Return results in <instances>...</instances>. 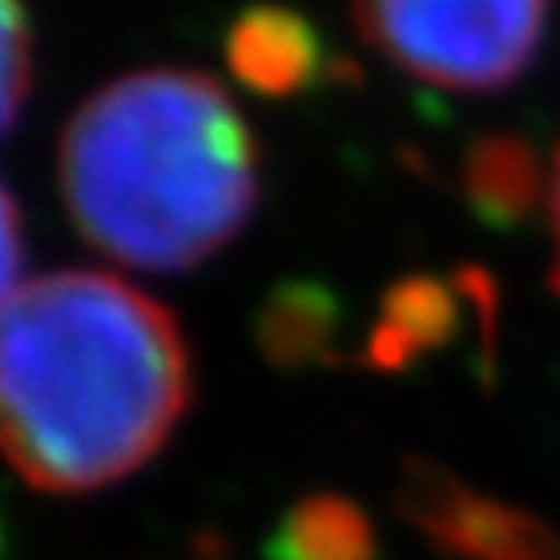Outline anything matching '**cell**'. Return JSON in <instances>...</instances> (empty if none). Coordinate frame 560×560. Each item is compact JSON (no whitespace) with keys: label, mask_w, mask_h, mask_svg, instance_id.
Instances as JSON below:
<instances>
[{"label":"cell","mask_w":560,"mask_h":560,"mask_svg":"<svg viewBox=\"0 0 560 560\" xmlns=\"http://www.w3.org/2000/svg\"><path fill=\"white\" fill-rule=\"evenodd\" d=\"M34 42H30V21L21 0H4V96H0V120L4 133L18 129L21 104L30 92V67H34Z\"/></svg>","instance_id":"30bf717a"},{"label":"cell","mask_w":560,"mask_h":560,"mask_svg":"<svg viewBox=\"0 0 560 560\" xmlns=\"http://www.w3.org/2000/svg\"><path fill=\"white\" fill-rule=\"evenodd\" d=\"M18 258H21V203H18V196L9 191V196H4V295H13L21 287Z\"/></svg>","instance_id":"8fae6325"},{"label":"cell","mask_w":560,"mask_h":560,"mask_svg":"<svg viewBox=\"0 0 560 560\" xmlns=\"http://www.w3.org/2000/svg\"><path fill=\"white\" fill-rule=\"evenodd\" d=\"M469 303L465 282L436 275H402L382 295V316L365 340L361 361L382 374H399L416 358L453 345L460 332V307Z\"/></svg>","instance_id":"8992f818"},{"label":"cell","mask_w":560,"mask_h":560,"mask_svg":"<svg viewBox=\"0 0 560 560\" xmlns=\"http://www.w3.org/2000/svg\"><path fill=\"white\" fill-rule=\"evenodd\" d=\"M224 59L237 83L258 96H300L324 75V42L295 9L254 4L233 21Z\"/></svg>","instance_id":"5b68a950"},{"label":"cell","mask_w":560,"mask_h":560,"mask_svg":"<svg viewBox=\"0 0 560 560\" xmlns=\"http://www.w3.org/2000/svg\"><path fill=\"white\" fill-rule=\"evenodd\" d=\"M548 229H552V270H548V282L560 295V145L557 159H552V171H548Z\"/></svg>","instance_id":"7c38bea8"},{"label":"cell","mask_w":560,"mask_h":560,"mask_svg":"<svg viewBox=\"0 0 560 560\" xmlns=\"http://www.w3.org/2000/svg\"><path fill=\"white\" fill-rule=\"evenodd\" d=\"M399 515L453 560H560V532L548 520L478 494L436 460H402Z\"/></svg>","instance_id":"277c9868"},{"label":"cell","mask_w":560,"mask_h":560,"mask_svg":"<svg viewBox=\"0 0 560 560\" xmlns=\"http://www.w3.org/2000/svg\"><path fill=\"white\" fill-rule=\"evenodd\" d=\"M191 390L175 316L113 275L59 270L4 295V453L46 494L141 469Z\"/></svg>","instance_id":"6da1fadb"},{"label":"cell","mask_w":560,"mask_h":560,"mask_svg":"<svg viewBox=\"0 0 560 560\" xmlns=\"http://www.w3.org/2000/svg\"><path fill=\"white\" fill-rule=\"evenodd\" d=\"M460 187L474 217L490 229H523L548 200L536 150L515 133H486L469 145Z\"/></svg>","instance_id":"ba28073f"},{"label":"cell","mask_w":560,"mask_h":560,"mask_svg":"<svg viewBox=\"0 0 560 560\" xmlns=\"http://www.w3.org/2000/svg\"><path fill=\"white\" fill-rule=\"evenodd\" d=\"M361 38L407 75L499 92L540 55L548 0H349Z\"/></svg>","instance_id":"3957f363"},{"label":"cell","mask_w":560,"mask_h":560,"mask_svg":"<svg viewBox=\"0 0 560 560\" xmlns=\"http://www.w3.org/2000/svg\"><path fill=\"white\" fill-rule=\"evenodd\" d=\"M340 324H345V307L332 295V287L312 279H287L261 300L254 340L275 370L340 365Z\"/></svg>","instance_id":"52a82bcc"},{"label":"cell","mask_w":560,"mask_h":560,"mask_svg":"<svg viewBox=\"0 0 560 560\" xmlns=\"http://www.w3.org/2000/svg\"><path fill=\"white\" fill-rule=\"evenodd\" d=\"M266 560H378L374 523L345 494L291 502L266 536Z\"/></svg>","instance_id":"9c48e42d"},{"label":"cell","mask_w":560,"mask_h":560,"mask_svg":"<svg viewBox=\"0 0 560 560\" xmlns=\"http://www.w3.org/2000/svg\"><path fill=\"white\" fill-rule=\"evenodd\" d=\"M71 221L138 270H191L258 208V145L237 104L200 71L159 67L101 88L59 150Z\"/></svg>","instance_id":"7a4b0ae2"}]
</instances>
